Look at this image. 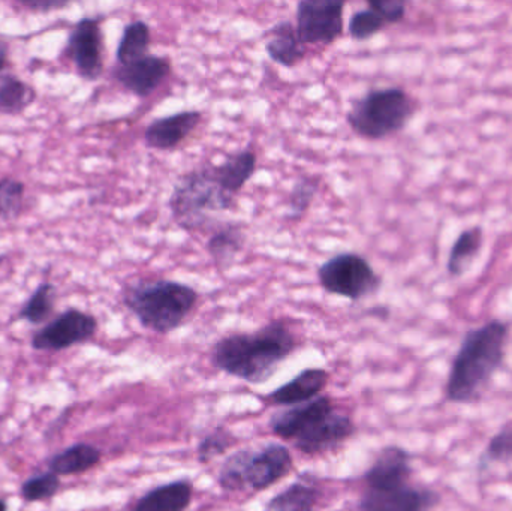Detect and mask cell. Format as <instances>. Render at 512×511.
<instances>
[{"label": "cell", "instance_id": "cell-1", "mask_svg": "<svg viewBox=\"0 0 512 511\" xmlns=\"http://www.w3.org/2000/svg\"><path fill=\"white\" fill-rule=\"evenodd\" d=\"M297 338L282 320H273L251 333H231L213 345L210 362L219 371L246 383H267L294 353Z\"/></svg>", "mask_w": 512, "mask_h": 511}, {"label": "cell", "instance_id": "cell-2", "mask_svg": "<svg viewBox=\"0 0 512 511\" xmlns=\"http://www.w3.org/2000/svg\"><path fill=\"white\" fill-rule=\"evenodd\" d=\"M508 326L492 320L466 333L451 363L445 399L453 404H472L483 396L490 380L501 369L507 347Z\"/></svg>", "mask_w": 512, "mask_h": 511}, {"label": "cell", "instance_id": "cell-3", "mask_svg": "<svg viewBox=\"0 0 512 511\" xmlns=\"http://www.w3.org/2000/svg\"><path fill=\"white\" fill-rule=\"evenodd\" d=\"M268 428L276 437L292 441L298 452L309 456L339 449L357 431L354 420L348 414L337 413L327 395L274 413L268 420Z\"/></svg>", "mask_w": 512, "mask_h": 511}, {"label": "cell", "instance_id": "cell-4", "mask_svg": "<svg viewBox=\"0 0 512 511\" xmlns=\"http://www.w3.org/2000/svg\"><path fill=\"white\" fill-rule=\"evenodd\" d=\"M123 305L141 327L158 335L176 332L194 312L200 294L191 285L171 279H141L126 285Z\"/></svg>", "mask_w": 512, "mask_h": 511}, {"label": "cell", "instance_id": "cell-5", "mask_svg": "<svg viewBox=\"0 0 512 511\" xmlns=\"http://www.w3.org/2000/svg\"><path fill=\"white\" fill-rule=\"evenodd\" d=\"M236 197L225 191L213 167L194 168L183 174L171 192L168 209L177 227L200 231L215 224L216 213L228 212Z\"/></svg>", "mask_w": 512, "mask_h": 511}, {"label": "cell", "instance_id": "cell-6", "mask_svg": "<svg viewBox=\"0 0 512 511\" xmlns=\"http://www.w3.org/2000/svg\"><path fill=\"white\" fill-rule=\"evenodd\" d=\"M294 468L291 450L280 443L231 453L219 467L218 485L227 492H261L279 483Z\"/></svg>", "mask_w": 512, "mask_h": 511}, {"label": "cell", "instance_id": "cell-7", "mask_svg": "<svg viewBox=\"0 0 512 511\" xmlns=\"http://www.w3.org/2000/svg\"><path fill=\"white\" fill-rule=\"evenodd\" d=\"M414 114L411 96L400 87L373 89L354 101L346 114L349 128L366 140H382L397 134Z\"/></svg>", "mask_w": 512, "mask_h": 511}, {"label": "cell", "instance_id": "cell-8", "mask_svg": "<svg viewBox=\"0 0 512 511\" xmlns=\"http://www.w3.org/2000/svg\"><path fill=\"white\" fill-rule=\"evenodd\" d=\"M318 282L325 293L360 302L381 288L382 278L363 255L340 252L318 267Z\"/></svg>", "mask_w": 512, "mask_h": 511}, {"label": "cell", "instance_id": "cell-9", "mask_svg": "<svg viewBox=\"0 0 512 511\" xmlns=\"http://www.w3.org/2000/svg\"><path fill=\"white\" fill-rule=\"evenodd\" d=\"M345 2L301 0L297 5L298 39L303 45H330L343 35Z\"/></svg>", "mask_w": 512, "mask_h": 511}, {"label": "cell", "instance_id": "cell-10", "mask_svg": "<svg viewBox=\"0 0 512 511\" xmlns=\"http://www.w3.org/2000/svg\"><path fill=\"white\" fill-rule=\"evenodd\" d=\"M98 332V320L80 309H66L32 338L36 351H63L93 339Z\"/></svg>", "mask_w": 512, "mask_h": 511}, {"label": "cell", "instance_id": "cell-11", "mask_svg": "<svg viewBox=\"0 0 512 511\" xmlns=\"http://www.w3.org/2000/svg\"><path fill=\"white\" fill-rule=\"evenodd\" d=\"M66 53L83 80L96 81L104 72V39L99 18L86 17L72 27Z\"/></svg>", "mask_w": 512, "mask_h": 511}, {"label": "cell", "instance_id": "cell-12", "mask_svg": "<svg viewBox=\"0 0 512 511\" xmlns=\"http://www.w3.org/2000/svg\"><path fill=\"white\" fill-rule=\"evenodd\" d=\"M441 504V495L430 488L411 483L384 489H367L361 497L360 511H432Z\"/></svg>", "mask_w": 512, "mask_h": 511}, {"label": "cell", "instance_id": "cell-13", "mask_svg": "<svg viewBox=\"0 0 512 511\" xmlns=\"http://www.w3.org/2000/svg\"><path fill=\"white\" fill-rule=\"evenodd\" d=\"M171 69L173 66L168 57L149 54L128 65L117 66L113 75L132 95L149 98L170 77Z\"/></svg>", "mask_w": 512, "mask_h": 511}, {"label": "cell", "instance_id": "cell-14", "mask_svg": "<svg viewBox=\"0 0 512 511\" xmlns=\"http://www.w3.org/2000/svg\"><path fill=\"white\" fill-rule=\"evenodd\" d=\"M412 474L411 453L400 446H388L376 455L363 479L367 489H384L406 485L411 482Z\"/></svg>", "mask_w": 512, "mask_h": 511}, {"label": "cell", "instance_id": "cell-15", "mask_svg": "<svg viewBox=\"0 0 512 511\" xmlns=\"http://www.w3.org/2000/svg\"><path fill=\"white\" fill-rule=\"evenodd\" d=\"M203 120L197 110L180 111L153 120L144 131V143L149 149L173 150L182 144Z\"/></svg>", "mask_w": 512, "mask_h": 511}, {"label": "cell", "instance_id": "cell-16", "mask_svg": "<svg viewBox=\"0 0 512 511\" xmlns=\"http://www.w3.org/2000/svg\"><path fill=\"white\" fill-rule=\"evenodd\" d=\"M330 374L322 368L303 369L292 380L283 386L277 387L265 396V402L279 407H294L313 401L321 396L322 390L327 387Z\"/></svg>", "mask_w": 512, "mask_h": 511}, {"label": "cell", "instance_id": "cell-17", "mask_svg": "<svg viewBox=\"0 0 512 511\" xmlns=\"http://www.w3.org/2000/svg\"><path fill=\"white\" fill-rule=\"evenodd\" d=\"M194 492L191 480H173L141 495L128 511H186L194 500Z\"/></svg>", "mask_w": 512, "mask_h": 511}, {"label": "cell", "instance_id": "cell-18", "mask_svg": "<svg viewBox=\"0 0 512 511\" xmlns=\"http://www.w3.org/2000/svg\"><path fill=\"white\" fill-rule=\"evenodd\" d=\"M265 53L277 65L292 68L306 56V45L298 39L297 30L291 21H280L267 30Z\"/></svg>", "mask_w": 512, "mask_h": 511}, {"label": "cell", "instance_id": "cell-19", "mask_svg": "<svg viewBox=\"0 0 512 511\" xmlns=\"http://www.w3.org/2000/svg\"><path fill=\"white\" fill-rule=\"evenodd\" d=\"M245 231L242 225L225 222L218 228H213L212 236L207 240V254L218 266L219 272H227L233 266L236 258L245 248Z\"/></svg>", "mask_w": 512, "mask_h": 511}, {"label": "cell", "instance_id": "cell-20", "mask_svg": "<svg viewBox=\"0 0 512 511\" xmlns=\"http://www.w3.org/2000/svg\"><path fill=\"white\" fill-rule=\"evenodd\" d=\"M256 164H258V158L254 150L245 149L228 156L222 164L212 165V167L222 188L237 197L246 183L254 177Z\"/></svg>", "mask_w": 512, "mask_h": 511}, {"label": "cell", "instance_id": "cell-21", "mask_svg": "<svg viewBox=\"0 0 512 511\" xmlns=\"http://www.w3.org/2000/svg\"><path fill=\"white\" fill-rule=\"evenodd\" d=\"M102 453L92 444L78 443L48 459L47 467L56 476H77L93 470L101 462Z\"/></svg>", "mask_w": 512, "mask_h": 511}, {"label": "cell", "instance_id": "cell-22", "mask_svg": "<svg viewBox=\"0 0 512 511\" xmlns=\"http://www.w3.org/2000/svg\"><path fill=\"white\" fill-rule=\"evenodd\" d=\"M321 498V491L318 486L307 480H297L286 486L279 494L274 495L265 511H298L304 509H315L316 503Z\"/></svg>", "mask_w": 512, "mask_h": 511}, {"label": "cell", "instance_id": "cell-23", "mask_svg": "<svg viewBox=\"0 0 512 511\" xmlns=\"http://www.w3.org/2000/svg\"><path fill=\"white\" fill-rule=\"evenodd\" d=\"M150 42L152 32L149 24L143 20L131 21L123 29L122 38L117 45L116 59L119 65H128L149 56Z\"/></svg>", "mask_w": 512, "mask_h": 511}, {"label": "cell", "instance_id": "cell-24", "mask_svg": "<svg viewBox=\"0 0 512 511\" xmlns=\"http://www.w3.org/2000/svg\"><path fill=\"white\" fill-rule=\"evenodd\" d=\"M481 246H483V228L474 227L463 231L451 248L447 264L448 273L456 278L465 275L480 254Z\"/></svg>", "mask_w": 512, "mask_h": 511}, {"label": "cell", "instance_id": "cell-25", "mask_svg": "<svg viewBox=\"0 0 512 511\" xmlns=\"http://www.w3.org/2000/svg\"><path fill=\"white\" fill-rule=\"evenodd\" d=\"M36 93L29 84L15 75H0V111L6 114H20L33 101Z\"/></svg>", "mask_w": 512, "mask_h": 511}, {"label": "cell", "instance_id": "cell-26", "mask_svg": "<svg viewBox=\"0 0 512 511\" xmlns=\"http://www.w3.org/2000/svg\"><path fill=\"white\" fill-rule=\"evenodd\" d=\"M321 186V179L316 176H303L292 186L288 200V216L292 221H298L306 215L307 210L315 201Z\"/></svg>", "mask_w": 512, "mask_h": 511}, {"label": "cell", "instance_id": "cell-27", "mask_svg": "<svg viewBox=\"0 0 512 511\" xmlns=\"http://www.w3.org/2000/svg\"><path fill=\"white\" fill-rule=\"evenodd\" d=\"M54 309V285L42 282L29 297L18 317L30 324H41L50 317Z\"/></svg>", "mask_w": 512, "mask_h": 511}, {"label": "cell", "instance_id": "cell-28", "mask_svg": "<svg viewBox=\"0 0 512 511\" xmlns=\"http://www.w3.org/2000/svg\"><path fill=\"white\" fill-rule=\"evenodd\" d=\"M236 443L237 438L234 437L233 432L228 431L224 426H218L201 438L197 446V461L201 465L210 464L219 456L225 455Z\"/></svg>", "mask_w": 512, "mask_h": 511}, {"label": "cell", "instance_id": "cell-29", "mask_svg": "<svg viewBox=\"0 0 512 511\" xmlns=\"http://www.w3.org/2000/svg\"><path fill=\"white\" fill-rule=\"evenodd\" d=\"M59 489L60 477L47 471V473H41L26 480L21 486V497L27 503H39V501H47L53 498L59 492Z\"/></svg>", "mask_w": 512, "mask_h": 511}, {"label": "cell", "instance_id": "cell-30", "mask_svg": "<svg viewBox=\"0 0 512 511\" xmlns=\"http://www.w3.org/2000/svg\"><path fill=\"white\" fill-rule=\"evenodd\" d=\"M490 462L511 464L512 462V426H504L498 434L493 435L481 455L478 468L484 470Z\"/></svg>", "mask_w": 512, "mask_h": 511}, {"label": "cell", "instance_id": "cell-31", "mask_svg": "<svg viewBox=\"0 0 512 511\" xmlns=\"http://www.w3.org/2000/svg\"><path fill=\"white\" fill-rule=\"evenodd\" d=\"M387 26V21L372 8L355 12L349 20V35L357 41H366Z\"/></svg>", "mask_w": 512, "mask_h": 511}, {"label": "cell", "instance_id": "cell-32", "mask_svg": "<svg viewBox=\"0 0 512 511\" xmlns=\"http://www.w3.org/2000/svg\"><path fill=\"white\" fill-rule=\"evenodd\" d=\"M23 197V182L11 179V177L0 180V221L20 213Z\"/></svg>", "mask_w": 512, "mask_h": 511}, {"label": "cell", "instance_id": "cell-33", "mask_svg": "<svg viewBox=\"0 0 512 511\" xmlns=\"http://www.w3.org/2000/svg\"><path fill=\"white\" fill-rule=\"evenodd\" d=\"M367 6L378 12L387 24L399 23L406 15L405 3L396 0H370Z\"/></svg>", "mask_w": 512, "mask_h": 511}, {"label": "cell", "instance_id": "cell-34", "mask_svg": "<svg viewBox=\"0 0 512 511\" xmlns=\"http://www.w3.org/2000/svg\"><path fill=\"white\" fill-rule=\"evenodd\" d=\"M24 8H29L30 11L50 12L53 9H62L68 6V2L63 0H24L21 2Z\"/></svg>", "mask_w": 512, "mask_h": 511}, {"label": "cell", "instance_id": "cell-35", "mask_svg": "<svg viewBox=\"0 0 512 511\" xmlns=\"http://www.w3.org/2000/svg\"><path fill=\"white\" fill-rule=\"evenodd\" d=\"M6 63H8V45L0 41V72L6 68Z\"/></svg>", "mask_w": 512, "mask_h": 511}, {"label": "cell", "instance_id": "cell-36", "mask_svg": "<svg viewBox=\"0 0 512 511\" xmlns=\"http://www.w3.org/2000/svg\"><path fill=\"white\" fill-rule=\"evenodd\" d=\"M6 510H8V507H6L5 501H3L2 498H0V511H6Z\"/></svg>", "mask_w": 512, "mask_h": 511}, {"label": "cell", "instance_id": "cell-37", "mask_svg": "<svg viewBox=\"0 0 512 511\" xmlns=\"http://www.w3.org/2000/svg\"><path fill=\"white\" fill-rule=\"evenodd\" d=\"M5 260H6V255L0 254V266H2L3 263H5Z\"/></svg>", "mask_w": 512, "mask_h": 511}, {"label": "cell", "instance_id": "cell-38", "mask_svg": "<svg viewBox=\"0 0 512 511\" xmlns=\"http://www.w3.org/2000/svg\"><path fill=\"white\" fill-rule=\"evenodd\" d=\"M298 511H315V509H304V510H298Z\"/></svg>", "mask_w": 512, "mask_h": 511}]
</instances>
